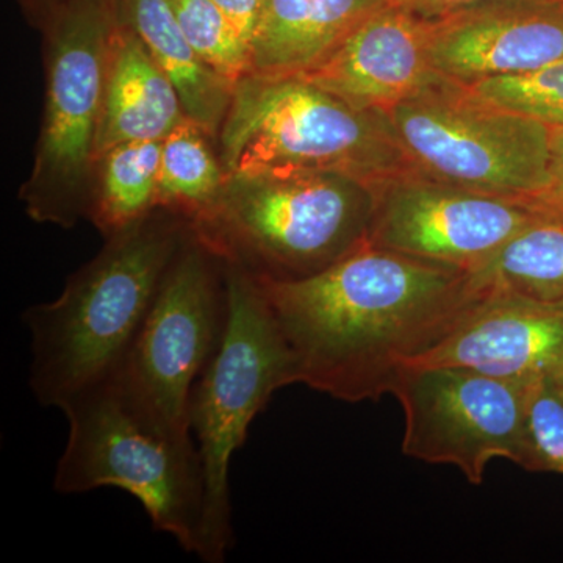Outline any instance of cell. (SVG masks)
Returning a JSON list of instances; mask_svg holds the SVG:
<instances>
[{
  "mask_svg": "<svg viewBox=\"0 0 563 563\" xmlns=\"http://www.w3.org/2000/svg\"><path fill=\"white\" fill-rule=\"evenodd\" d=\"M255 279L296 384L346 402L390 393L399 369L453 331L483 292L472 273L368 243L312 276Z\"/></svg>",
  "mask_w": 563,
  "mask_h": 563,
  "instance_id": "obj_1",
  "label": "cell"
},
{
  "mask_svg": "<svg viewBox=\"0 0 563 563\" xmlns=\"http://www.w3.org/2000/svg\"><path fill=\"white\" fill-rule=\"evenodd\" d=\"M188 232L184 218L154 210L107 239L57 299L25 310L29 385L41 406L62 410L81 393L113 379Z\"/></svg>",
  "mask_w": 563,
  "mask_h": 563,
  "instance_id": "obj_2",
  "label": "cell"
},
{
  "mask_svg": "<svg viewBox=\"0 0 563 563\" xmlns=\"http://www.w3.org/2000/svg\"><path fill=\"white\" fill-rule=\"evenodd\" d=\"M374 188L313 169L229 174L217 201L188 222L220 261L268 279H301L366 244Z\"/></svg>",
  "mask_w": 563,
  "mask_h": 563,
  "instance_id": "obj_3",
  "label": "cell"
},
{
  "mask_svg": "<svg viewBox=\"0 0 563 563\" xmlns=\"http://www.w3.org/2000/svg\"><path fill=\"white\" fill-rule=\"evenodd\" d=\"M224 263V262H222ZM229 313L224 335L196 380L190 431L201 455L206 504L196 558L224 562L235 543L231 463L246 442L250 426L274 393L296 384L287 343L257 279L224 263Z\"/></svg>",
  "mask_w": 563,
  "mask_h": 563,
  "instance_id": "obj_4",
  "label": "cell"
},
{
  "mask_svg": "<svg viewBox=\"0 0 563 563\" xmlns=\"http://www.w3.org/2000/svg\"><path fill=\"white\" fill-rule=\"evenodd\" d=\"M217 140L228 176L313 169L377 188L410 168L384 113L354 109L301 77H244Z\"/></svg>",
  "mask_w": 563,
  "mask_h": 563,
  "instance_id": "obj_5",
  "label": "cell"
},
{
  "mask_svg": "<svg viewBox=\"0 0 563 563\" xmlns=\"http://www.w3.org/2000/svg\"><path fill=\"white\" fill-rule=\"evenodd\" d=\"M62 412L69 431L55 466L54 490L79 495L121 488L139 499L155 531L196 555L206 479L195 439L163 431L110 383L81 393Z\"/></svg>",
  "mask_w": 563,
  "mask_h": 563,
  "instance_id": "obj_6",
  "label": "cell"
},
{
  "mask_svg": "<svg viewBox=\"0 0 563 563\" xmlns=\"http://www.w3.org/2000/svg\"><path fill=\"white\" fill-rule=\"evenodd\" d=\"M118 0H63L46 24V102L20 199L33 221L70 229L90 217L96 144Z\"/></svg>",
  "mask_w": 563,
  "mask_h": 563,
  "instance_id": "obj_7",
  "label": "cell"
},
{
  "mask_svg": "<svg viewBox=\"0 0 563 563\" xmlns=\"http://www.w3.org/2000/svg\"><path fill=\"white\" fill-rule=\"evenodd\" d=\"M384 117L410 168L424 176L517 201L547 187L550 125L481 101L462 85L437 81Z\"/></svg>",
  "mask_w": 563,
  "mask_h": 563,
  "instance_id": "obj_8",
  "label": "cell"
},
{
  "mask_svg": "<svg viewBox=\"0 0 563 563\" xmlns=\"http://www.w3.org/2000/svg\"><path fill=\"white\" fill-rule=\"evenodd\" d=\"M224 263L191 229L110 384L163 431L192 437L190 399L228 324Z\"/></svg>",
  "mask_w": 563,
  "mask_h": 563,
  "instance_id": "obj_9",
  "label": "cell"
},
{
  "mask_svg": "<svg viewBox=\"0 0 563 563\" xmlns=\"http://www.w3.org/2000/svg\"><path fill=\"white\" fill-rule=\"evenodd\" d=\"M529 384L451 366H402L390 390L404 412L402 453L453 465L473 485L484 483L495 459L520 466Z\"/></svg>",
  "mask_w": 563,
  "mask_h": 563,
  "instance_id": "obj_10",
  "label": "cell"
},
{
  "mask_svg": "<svg viewBox=\"0 0 563 563\" xmlns=\"http://www.w3.org/2000/svg\"><path fill=\"white\" fill-rule=\"evenodd\" d=\"M366 243L473 273L540 220L517 199L432 179L413 168L374 188Z\"/></svg>",
  "mask_w": 563,
  "mask_h": 563,
  "instance_id": "obj_11",
  "label": "cell"
},
{
  "mask_svg": "<svg viewBox=\"0 0 563 563\" xmlns=\"http://www.w3.org/2000/svg\"><path fill=\"white\" fill-rule=\"evenodd\" d=\"M429 60L457 85L563 60V0H484L433 18Z\"/></svg>",
  "mask_w": 563,
  "mask_h": 563,
  "instance_id": "obj_12",
  "label": "cell"
},
{
  "mask_svg": "<svg viewBox=\"0 0 563 563\" xmlns=\"http://www.w3.org/2000/svg\"><path fill=\"white\" fill-rule=\"evenodd\" d=\"M563 361V314L483 287L459 324L404 366H451L529 384Z\"/></svg>",
  "mask_w": 563,
  "mask_h": 563,
  "instance_id": "obj_13",
  "label": "cell"
},
{
  "mask_svg": "<svg viewBox=\"0 0 563 563\" xmlns=\"http://www.w3.org/2000/svg\"><path fill=\"white\" fill-rule=\"evenodd\" d=\"M431 27V18L393 3L299 77L354 109L384 113L443 80L429 60Z\"/></svg>",
  "mask_w": 563,
  "mask_h": 563,
  "instance_id": "obj_14",
  "label": "cell"
},
{
  "mask_svg": "<svg viewBox=\"0 0 563 563\" xmlns=\"http://www.w3.org/2000/svg\"><path fill=\"white\" fill-rule=\"evenodd\" d=\"M393 3L396 0H262L251 41L250 76H303Z\"/></svg>",
  "mask_w": 563,
  "mask_h": 563,
  "instance_id": "obj_15",
  "label": "cell"
},
{
  "mask_svg": "<svg viewBox=\"0 0 563 563\" xmlns=\"http://www.w3.org/2000/svg\"><path fill=\"white\" fill-rule=\"evenodd\" d=\"M184 118L173 81L120 13L111 36L96 163L118 144L165 140Z\"/></svg>",
  "mask_w": 563,
  "mask_h": 563,
  "instance_id": "obj_16",
  "label": "cell"
},
{
  "mask_svg": "<svg viewBox=\"0 0 563 563\" xmlns=\"http://www.w3.org/2000/svg\"><path fill=\"white\" fill-rule=\"evenodd\" d=\"M121 16L139 33L179 95L185 117L218 139L235 85L211 69L192 49L169 0H118Z\"/></svg>",
  "mask_w": 563,
  "mask_h": 563,
  "instance_id": "obj_17",
  "label": "cell"
},
{
  "mask_svg": "<svg viewBox=\"0 0 563 563\" xmlns=\"http://www.w3.org/2000/svg\"><path fill=\"white\" fill-rule=\"evenodd\" d=\"M162 141L122 143L96 163L90 217L103 236L118 235L157 210Z\"/></svg>",
  "mask_w": 563,
  "mask_h": 563,
  "instance_id": "obj_18",
  "label": "cell"
},
{
  "mask_svg": "<svg viewBox=\"0 0 563 563\" xmlns=\"http://www.w3.org/2000/svg\"><path fill=\"white\" fill-rule=\"evenodd\" d=\"M495 288L563 314V228L537 220L472 273Z\"/></svg>",
  "mask_w": 563,
  "mask_h": 563,
  "instance_id": "obj_19",
  "label": "cell"
},
{
  "mask_svg": "<svg viewBox=\"0 0 563 563\" xmlns=\"http://www.w3.org/2000/svg\"><path fill=\"white\" fill-rule=\"evenodd\" d=\"M210 139L201 124L185 117L162 141L157 209L191 222L217 201L228 174Z\"/></svg>",
  "mask_w": 563,
  "mask_h": 563,
  "instance_id": "obj_20",
  "label": "cell"
},
{
  "mask_svg": "<svg viewBox=\"0 0 563 563\" xmlns=\"http://www.w3.org/2000/svg\"><path fill=\"white\" fill-rule=\"evenodd\" d=\"M185 38L211 69L236 85L251 74L250 44L210 0H169Z\"/></svg>",
  "mask_w": 563,
  "mask_h": 563,
  "instance_id": "obj_21",
  "label": "cell"
},
{
  "mask_svg": "<svg viewBox=\"0 0 563 563\" xmlns=\"http://www.w3.org/2000/svg\"><path fill=\"white\" fill-rule=\"evenodd\" d=\"M481 101L563 128V60L532 73L462 85Z\"/></svg>",
  "mask_w": 563,
  "mask_h": 563,
  "instance_id": "obj_22",
  "label": "cell"
},
{
  "mask_svg": "<svg viewBox=\"0 0 563 563\" xmlns=\"http://www.w3.org/2000/svg\"><path fill=\"white\" fill-rule=\"evenodd\" d=\"M520 466L526 472L563 474V393L553 376L528 385Z\"/></svg>",
  "mask_w": 563,
  "mask_h": 563,
  "instance_id": "obj_23",
  "label": "cell"
},
{
  "mask_svg": "<svg viewBox=\"0 0 563 563\" xmlns=\"http://www.w3.org/2000/svg\"><path fill=\"white\" fill-rule=\"evenodd\" d=\"M521 202L543 220L563 228V128H551L550 174L547 187Z\"/></svg>",
  "mask_w": 563,
  "mask_h": 563,
  "instance_id": "obj_24",
  "label": "cell"
},
{
  "mask_svg": "<svg viewBox=\"0 0 563 563\" xmlns=\"http://www.w3.org/2000/svg\"><path fill=\"white\" fill-rule=\"evenodd\" d=\"M233 22L250 44L261 16L262 0H210Z\"/></svg>",
  "mask_w": 563,
  "mask_h": 563,
  "instance_id": "obj_25",
  "label": "cell"
},
{
  "mask_svg": "<svg viewBox=\"0 0 563 563\" xmlns=\"http://www.w3.org/2000/svg\"><path fill=\"white\" fill-rule=\"evenodd\" d=\"M407 9L424 18H439L444 13H450L461 7L472 5V3L484 2V0H396Z\"/></svg>",
  "mask_w": 563,
  "mask_h": 563,
  "instance_id": "obj_26",
  "label": "cell"
},
{
  "mask_svg": "<svg viewBox=\"0 0 563 563\" xmlns=\"http://www.w3.org/2000/svg\"><path fill=\"white\" fill-rule=\"evenodd\" d=\"M551 376H553L555 384L559 385V388H561L563 393V361L561 362V365L558 366V369L551 374Z\"/></svg>",
  "mask_w": 563,
  "mask_h": 563,
  "instance_id": "obj_27",
  "label": "cell"
},
{
  "mask_svg": "<svg viewBox=\"0 0 563 563\" xmlns=\"http://www.w3.org/2000/svg\"><path fill=\"white\" fill-rule=\"evenodd\" d=\"M47 3H51V7L57 5V3L63 2V0H46ZM49 7V9H51Z\"/></svg>",
  "mask_w": 563,
  "mask_h": 563,
  "instance_id": "obj_28",
  "label": "cell"
}]
</instances>
